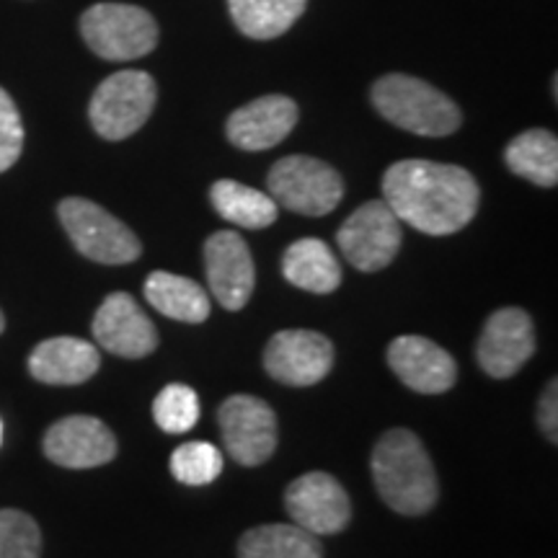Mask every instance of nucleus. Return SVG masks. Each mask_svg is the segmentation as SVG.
Wrapping results in <instances>:
<instances>
[{
  "label": "nucleus",
  "instance_id": "obj_1",
  "mask_svg": "<svg viewBox=\"0 0 558 558\" xmlns=\"http://www.w3.org/2000/svg\"><path fill=\"white\" fill-rule=\"evenodd\" d=\"M383 199L418 233L452 235L476 218L481 190L471 171L435 160H399L383 177Z\"/></svg>",
  "mask_w": 558,
  "mask_h": 558
},
{
  "label": "nucleus",
  "instance_id": "obj_2",
  "mask_svg": "<svg viewBox=\"0 0 558 558\" xmlns=\"http://www.w3.org/2000/svg\"><path fill=\"white\" fill-rule=\"evenodd\" d=\"M373 478L380 499L393 512L418 518L439 499L435 465L422 439L409 429H390L373 450Z\"/></svg>",
  "mask_w": 558,
  "mask_h": 558
},
{
  "label": "nucleus",
  "instance_id": "obj_3",
  "mask_svg": "<svg viewBox=\"0 0 558 558\" xmlns=\"http://www.w3.org/2000/svg\"><path fill=\"white\" fill-rule=\"evenodd\" d=\"M373 104L390 124L422 137H448L463 124L458 104L414 75H383L373 86Z\"/></svg>",
  "mask_w": 558,
  "mask_h": 558
},
{
  "label": "nucleus",
  "instance_id": "obj_4",
  "mask_svg": "<svg viewBox=\"0 0 558 558\" xmlns=\"http://www.w3.org/2000/svg\"><path fill=\"white\" fill-rule=\"evenodd\" d=\"M88 50L109 62L145 58L158 45V24L148 11L130 3H96L81 16Z\"/></svg>",
  "mask_w": 558,
  "mask_h": 558
},
{
  "label": "nucleus",
  "instance_id": "obj_5",
  "mask_svg": "<svg viewBox=\"0 0 558 558\" xmlns=\"http://www.w3.org/2000/svg\"><path fill=\"white\" fill-rule=\"evenodd\" d=\"M158 101V86L145 70H120L101 81L88 104L94 130L104 140H128L150 120Z\"/></svg>",
  "mask_w": 558,
  "mask_h": 558
},
{
  "label": "nucleus",
  "instance_id": "obj_6",
  "mask_svg": "<svg viewBox=\"0 0 558 558\" xmlns=\"http://www.w3.org/2000/svg\"><path fill=\"white\" fill-rule=\"evenodd\" d=\"M58 215L68 239L90 262L120 267L137 262L143 254L137 235L96 202L68 197L58 205Z\"/></svg>",
  "mask_w": 558,
  "mask_h": 558
},
{
  "label": "nucleus",
  "instance_id": "obj_7",
  "mask_svg": "<svg viewBox=\"0 0 558 558\" xmlns=\"http://www.w3.org/2000/svg\"><path fill=\"white\" fill-rule=\"evenodd\" d=\"M267 186L277 207L308 215V218L333 213L344 197V181H341L339 171L311 156L279 158L271 166Z\"/></svg>",
  "mask_w": 558,
  "mask_h": 558
},
{
  "label": "nucleus",
  "instance_id": "obj_8",
  "mask_svg": "<svg viewBox=\"0 0 558 558\" xmlns=\"http://www.w3.org/2000/svg\"><path fill=\"white\" fill-rule=\"evenodd\" d=\"M337 243L354 269L380 271L399 256L403 243L401 220L386 199L365 202L341 222Z\"/></svg>",
  "mask_w": 558,
  "mask_h": 558
},
{
  "label": "nucleus",
  "instance_id": "obj_9",
  "mask_svg": "<svg viewBox=\"0 0 558 558\" xmlns=\"http://www.w3.org/2000/svg\"><path fill=\"white\" fill-rule=\"evenodd\" d=\"M228 456L241 465H262L277 450V414L256 396H230L218 409Z\"/></svg>",
  "mask_w": 558,
  "mask_h": 558
},
{
  "label": "nucleus",
  "instance_id": "obj_10",
  "mask_svg": "<svg viewBox=\"0 0 558 558\" xmlns=\"http://www.w3.org/2000/svg\"><path fill=\"white\" fill-rule=\"evenodd\" d=\"M284 509L298 527L311 535H337L352 520V505L344 486L331 473H305L284 492Z\"/></svg>",
  "mask_w": 558,
  "mask_h": 558
},
{
  "label": "nucleus",
  "instance_id": "obj_11",
  "mask_svg": "<svg viewBox=\"0 0 558 558\" xmlns=\"http://www.w3.org/2000/svg\"><path fill=\"white\" fill-rule=\"evenodd\" d=\"M333 344L318 331H279L264 349V369L292 388L316 386L331 373Z\"/></svg>",
  "mask_w": 558,
  "mask_h": 558
},
{
  "label": "nucleus",
  "instance_id": "obj_12",
  "mask_svg": "<svg viewBox=\"0 0 558 558\" xmlns=\"http://www.w3.org/2000/svg\"><path fill=\"white\" fill-rule=\"evenodd\" d=\"M90 331H94L99 347L117 354V357H148L158 347L156 326L128 292H111L104 298L94 324H90Z\"/></svg>",
  "mask_w": 558,
  "mask_h": 558
},
{
  "label": "nucleus",
  "instance_id": "obj_13",
  "mask_svg": "<svg viewBox=\"0 0 558 558\" xmlns=\"http://www.w3.org/2000/svg\"><path fill=\"white\" fill-rule=\"evenodd\" d=\"M205 269L213 295L226 311H241L254 295L256 271L248 243L235 230H218L205 243Z\"/></svg>",
  "mask_w": 558,
  "mask_h": 558
},
{
  "label": "nucleus",
  "instance_id": "obj_14",
  "mask_svg": "<svg viewBox=\"0 0 558 558\" xmlns=\"http://www.w3.org/2000/svg\"><path fill=\"white\" fill-rule=\"evenodd\" d=\"M45 456L54 465L73 471L99 469L117 456V439L101 418L96 416H65L47 429Z\"/></svg>",
  "mask_w": 558,
  "mask_h": 558
},
{
  "label": "nucleus",
  "instance_id": "obj_15",
  "mask_svg": "<svg viewBox=\"0 0 558 558\" xmlns=\"http://www.w3.org/2000/svg\"><path fill=\"white\" fill-rule=\"evenodd\" d=\"M535 352L533 320L522 308H501L478 339V365L488 378H512Z\"/></svg>",
  "mask_w": 558,
  "mask_h": 558
},
{
  "label": "nucleus",
  "instance_id": "obj_16",
  "mask_svg": "<svg viewBox=\"0 0 558 558\" xmlns=\"http://www.w3.org/2000/svg\"><path fill=\"white\" fill-rule=\"evenodd\" d=\"M388 365L403 386L416 393L437 396L456 386L458 365L442 347L427 337L407 333L390 341Z\"/></svg>",
  "mask_w": 558,
  "mask_h": 558
},
{
  "label": "nucleus",
  "instance_id": "obj_17",
  "mask_svg": "<svg viewBox=\"0 0 558 558\" xmlns=\"http://www.w3.org/2000/svg\"><path fill=\"white\" fill-rule=\"evenodd\" d=\"M298 124V104L290 96H262L228 117V140L241 150H269Z\"/></svg>",
  "mask_w": 558,
  "mask_h": 558
},
{
  "label": "nucleus",
  "instance_id": "obj_18",
  "mask_svg": "<svg viewBox=\"0 0 558 558\" xmlns=\"http://www.w3.org/2000/svg\"><path fill=\"white\" fill-rule=\"evenodd\" d=\"M101 354L90 341L78 337H54L41 341L29 354L32 378L47 386H81L94 378Z\"/></svg>",
  "mask_w": 558,
  "mask_h": 558
},
{
  "label": "nucleus",
  "instance_id": "obj_19",
  "mask_svg": "<svg viewBox=\"0 0 558 558\" xmlns=\"http://www.w3.org/2000/svg\"><path fill=\"white\" fill-rule=\"evenodd\" d=\"M282 275L290 284L316 292V295H329L341 284V267L337 254L318 239H300L284 251Z\"/></svg>",
  "mask_w": 558,
  "mask_h": 558
},
{
  "label": "nucleus",
  "instance_id": "obj_20",
  "mask_svg": "<svg viewBox=\"0 0 558 558\" xmlns=\"http://www.w3.org/2000/svg\"><path fill=\"white\" fill-rule=\"evenodd\" d=\"M145 300L166 318L184 324H205L209 318V295L190 277L171 271H153L145 279Z\"/></svg>",
  "mask_w": 558,
  "mask_h": 558
},
{
  "label": "nucleus",
  "instance_id": "obj_21",
  "mask_svg": "<svg viewBox=\"0 0 558 558\" xmlns=\"http://www.w3.org/2000/svg\"><path fill=\"white\" fill-rule=\"evenodd\" d=\"M209 199H213V207L218 209L222 220L246 230L269 228L279 215L277 202L267 192L239 184L233 179L215 181L213 190H209Z\"/></svg>",
  "mask_w": 558,
  "mask_h": 558
},
{
  "label": "nucleus",
  "instance_id": "obj_22",
  "mask_svg": "<svg viewBox=\"0 0 558 558\" xmlns=\"http://www.w3.org/2000/svg\"><path fill=\"white\" fill-rule=\"evenodd\" d=\"M308 0H228L230 16L248 39L269 41L282 37L303 16Z\"/></svg>",
  "mask_w": 558,
  "mask_h": 558
},
{
  "label": "nucleus",
  "instance_id": "obj_23",
  "mask_svg": "<svg viewBox=\"0 0 558 558\" xmlns=\"http://www.w3.org/2000/svg\"><path fill=\"white\" fill-rule=\"evenodd\" d=\"M239 558H324V548L308 530L275 522L246 530L239 541Z\"/></svg>",
  "mask_w": 558,
  "mask_h": 558
},
{
  "label": "nucleus",
  "instance_id": "obj_24",
  "mask_svg": "<svg viewBox=\"0 0 558 558\" xmlns=\"http://www.w3.org/2000/svg\"><path fill=\"white\" fill-rule=\"evenodd\" d=\"M505 160L509 171L538 186L558 184V140L548 130H525L507 145Z\"/></svg>",
  "mask_w": 558,
  "mask_h": 558
},
{
  "label": "nucleus",
  "instance_id": "obj_25",
  "mask_svg": "<svg viewBox=\"0 0 558 558\" xmlns=\"http://www.w3.org/2000/svg\"><path fill=\"white\" fill-rule=\"evenodd\" d=\"M153 418L169 435H184L197 427L199 422V399L190 386L171 383L153 401Z\"/></svg>",
  "mask_w": 558,
  "mask_h": 558
},
{
  "label": "nucleus",
  "instance_id": "obj_26",
  "mask_svg": "<svg viewBox=\"0 0 558 558\" xmlns=\"http://www.w3.org/2000/svg\"><path fill=\"white\" fill-rule=\"evenodd\" d=\"M173 478L186 486H207L222 473V452L209 442H184L171 452Z\"/></svg>",
  "mask_w": 558,
  "mask_h": 558
},
{
  "label": "nucleus",
  "instance_id": "obj_27",
  "mask_svg": "<svg viewBox=\"0 0 558 558\" xmlns=\"http://www.w3.org/2000/svg\"><path fill=\"white\" fill-rule=\"evenodd\" d=\"M41 533L32 514L0 509V558H39Z\"/></svg>",
  "mask_w": 558,
  "mask_h": 558
},
{
  "label": "nucleus",
  "instance_id": "obj_28",
  "mask_svg": "<svg viewBox=\"0 0 558 558\" xmlns=\"http://www.w3.org/2000/svg\"><path fill=\"white\" fill-rule=\"evenodd\" d=\"M24 150V122L9 90L0 88V173L9 171Z\"/></svg>",
  "mask_w": 558,
  "mask_h": 558
},
{
  "label": "nucleus",
  "instance_id": "obj_29",
  "mask_svg": "<svg viewBox=\"0 0 558 558\" xmlns=\"http://www.w3.org/2000/svg\"><path fill=\"white\" fill-rule=\"evenodd\" d=\"M558 383L550 380L546 390H543V399L538 407V418H541V429L550 442H558Z\"/></svg>",
  "mask_w": 558,
  "mask_h": 558
},
{
  "label": "nucleus",
  "instance_id": "obj_30",
  "mask_svg": "<svg viewBox=\"0 0 558 558\" xmlns=\"http://www.w3.org/2000/svg\"><path fill=\"white\" fill-rule=\"evenodd\" d=\"M3 329H5V318H3V313H0V333H3Z\"/></svg>",
  "mask_w": 558,
  "mask_h": 558
},
{
  "label": "nucleus",
  "instance_id": "obj_31",
  "mask_svg": "<svg viewBox=\"0 0 558 558\" xmlns=\"http://www.w3.org/2000/svg\"><path fill=\"white\" fill-rule=\"evenodd\" d=\"M0 437H3V424H0Z\"/></svg>",
  "mask_w": 558,
  "mask_h": 558
}]
</instances>
